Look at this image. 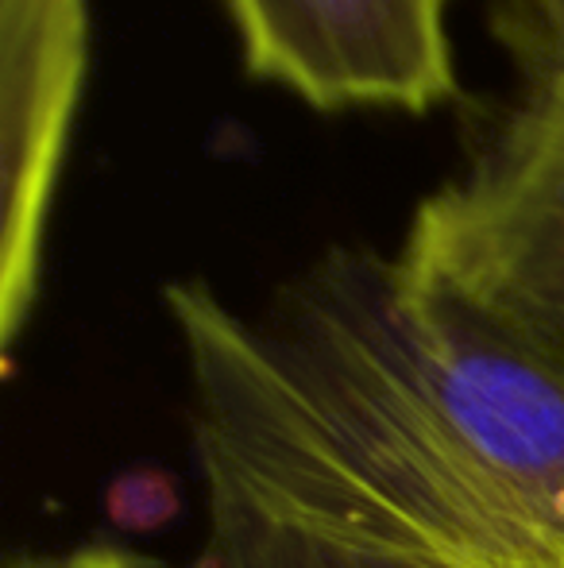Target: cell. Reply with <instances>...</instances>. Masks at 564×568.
<instances>
[{
    "instance_id": "obj_7",
    "label": "cell",
    "mask_w": 564,
    "mask_h": 568,
    "mask_svg": "<svg viewBox=\"0 0 564 568\" xmlns=\"http://www.w3.org/2000/svg\"><path fill=\"white\" fill-rule=\"evenodd\" d=\"M8 568H70V561L66 557H20Z\"/></svg>"
},
{
    "instance_id": "obj_1",
    "label": "cell",
    "mask_w": 564,
    "mask_h": 568,
    "mask_svg": "<svg viewBox=\"0 0 564 568\" xmlns=\"http://www.w3.org/2000/svg\"><path fill=\"white\" fill-rule=\"evenodd\" d=\"M202 568H564V383L402 252L329 247L259 314L163 291Z\"/></svg>"
},
{
    "instance_id": "obj_4",
    "label": "cell",
    "mask_w": 564,
    "mask_h": 568,
    "mask_svg": "<svg viewBox=\"0 0 564 568\" xmlns=\"http://www.w3.org/2000/svg\"><path fill=\"white\" fill-rule=\"evenodd\" d=\"M90 70L85 0H0V344L39 298L47 221Z\"/></svg>"
},
{
    "instance_id": "obj_5",
    "label": "cell",
    "mask_w": 564,
    "mask_h": 568,
    "mask_svg": "<svg viewBox=\"0 0 564 568\" xmlns=\"http://www.w3.org/2000/svg\"><path fill=\"white\" fill-rule=\"evenodd\" d=\"M503 23L530 67L564 59V0H503Z\"/></svg>"
},
{
    "instance_id": "obj_2",
    "label": "cell",
    "mask_w": 564,
    "mask_h": 568,
    "mask_svg": "<svg viewBox=\"0 0 564 568\" xmlns=\"http://www.w3.org/2000/svg\"><path fill=\"white\" fill-rule=\"evenodd\" d=\"M414 210L399 252L564 383V59Z\"/></svg>"
},
{
    "instance_id": "obj_3",
    "label": "cell",
    "mask_w": 564,
    "mask_h": 568,
    "mask_svg": "<svg viewBox=\"0 0 564 568\" xmlns=\"http://www.w3.org/2000/svg\"><path fill=\"white\" fill-rule=\"evenodd\" d=\"M244 67L321 113L457 98L449 0H225Z\"/></svg>"
},
{
    "instance_id": "obj_6",
    "label": "cell",
    "mask_w": 564,
    "mask_h": 568,
    "mask_svg": "<svg viewBox=\"0 0 564 568\" xmlns=\"http://www.w3.org/2000/svg\"><path fill=\"white\" fill-rule=\"evenodd\" d=\"M70 568H166L163 561L136 549H121V546H82L74 554H66Z\"/></svg>"
}]
</instances>
